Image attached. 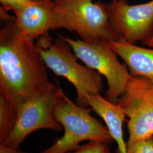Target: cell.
<instances>
[{
    "mask_svg": "<svg viewBox=\"0 0 153 153\" xmlns=\"http://www.w3.org/2000/svg\"><path fill=\"white\" fill-rule=\"evenodd\" d=\"M36 45L47 68L73 85L77 94V104L88 108V96L103 90L102 76L80 64L70 45L59 35L55 40L49 34L41 36L37 39Z\"/></svg>",
    "mask_w": 153,
    "mask_h": 153,
    "instance_id": "7a4b0ae2",
    "label": "cell"
},
{
    "mask_svg": "<svg viewBox=\"0 0 153 153\" xmlns=\"http://www.w3.org/2000/svg\"><path fill=\"white\" fill-rule=\"evenodd\" d=\"M33 0H0L1 7L6 11L22 10L33 4Z\"/></svg>",
    "mask_w": 153,
    "mask_h": 153,
    "instance_id": "9a60e30c",
    "label": "cell"
},
{
    "mask_svg": "<svg viewBox=\"0 0 153 153\" xmlns=\"http://www.w3.org/2000/svg\"><path fill=\"white\" fill-rule=\"evenodd\" d=\"M111 24L119 38L145 44L153 35V0L129 5L128 0H111L107 4Z\"/></svg>",
    "mask_w": 153,
    "mask_h": 153,
    "instance_id": "ba28073f",
    "label": "cell"
},
{
    "mask_svg": "<svg viewBox=\"0 0 153 153\" xmlns=\"http://www.w3.org/2000/svg\"><path fill=\"white\" fill-rule=\"evenodd\" d=\"M59 36L70 45L78 59L86 66L106 78L108 84L106 99L115 103L124 93L131 76L126 66L118 60L117 55L110 48L109 41L85 42L80 39L76 40Z\"/></svg>",
    "mask_w": 153,
    "mask_h": 153,
    "instance_id": "5b68a950",
    "label": "cell"
},
{
    "mask_svg": "<svg viewBox=\"0 0 153 153\" xmlns=\"http://www.w3.org/2000/svg\"><path fill=\"white\" fill-rule=\"evenodd\" d=\"M65 96L59 85L52 83L43 93L23 104L17 112L15 127L4 144L18 148L33 131L42 129L61 131L63 127L56 120L53 111Z\"/></svg>",
    "mask_w": 153,
    "mask_h": 153,
    "instance_id": "8992f818",
    "label": "cell"
},
{
    "mask_svg": "<svg viewBox=\"0 0 153 153\" xmlns=\"http://www.w3.org/2000/svg\"><path fill=\"white\" fill-rule=\"evenodd\" d=\"M61 28L85 42L120 38L111 24L107 4L93 0H53Z\"/></svg>",
    "mask_w": 153,
    "mask_h": 153,
    "instance_id": "277c9868",
    "label": "cell"
},
{
    "mask_svg": "<svg viewBox=\"0 0 153 153\" xmlns=\"http://www.w3.org/2000/svg\"><path fill=\"white\" fill-rule=\"evenodd\" d=\"M0 153H27L19 148H12L4 143H0Z\"/></svg>",
    "mask_w": 153,
    "mask_h": 153,
    "instance_id": "2e32d148",
    "label": "cell"
},
{
    "mask_svg": "<svg viewBox=\"0 0 153 153\" xmlns=\"http://www.w3.org/2000/svg\"><path fill=\"white\" fill-rule=\"evenodd\" d=\"M17 112L9 101L0 95V142L5 143L16 124Z\"/></svg>",
    "mask_w": 153,
    "mask_h": 153,
    "instance_id": "7c38bea8",
    "label": "cell"
},
{
    "mask_svg": "<svg viewBox=\"0 0 153 153\" xmlns=\"http://www.w3.org/2000/svg\"><path fill=\"white\" fill-rule=\"evenodd\" d=\"M108 44L126 62L131 76L145 77L153 82V48H142L121 38Z\"/></svg>",
    "mask_w": 153,
    "mask_h": 153,
    "instance_id": "30bf717a",
    "label": "cell"
},
{
    "mask_svg": "<svg viewBox=\"0 0 153 153\" xmlns=\"http://www.w3.org/2000/svg\"><path fill=\"white\" fill-rule=\"evenodd\" d=\"M116 103L128 117L131 143L153 136V82L142 76H131L124 94Z\"/></svg>",
    "mask_w": 153,
    "mask_h": 153,
    "instance_id": "52a82bcc",
    "label": "cell"
},
{
    "mask_svg": "<svg viewBox=\"0 0 153 153\" xmlns=\"http://www.w3.org/2000/svg\"><path fill=\"white\" fill-rule=\"evenodd\" d=\"M14 21L6 22L0 30V95L17 112L23 104L45 91L52 82L35 40L18 33Z\"/></svg>",
    "mask_w": 153,
    "mask_h": 153,
    "instance_id": "6da1fadb",
    "label": "cell"
},
{
    "mask_svg": "<svg viewBox=\"0 0 153 153\" xmlns=\"http://www.w3.org/2000/svg\"><path fill=\"white\" fill-rule=\"evenodd\" d=\"M91 109L75 104L66 95L54 109L53 116L64 129L63 136L40 153H68L76 150L79 143H110L114 141L108 129L93 117Z\"/></svg>",
    "mask_w": 153,
    "mask_h": 153,
    "instance_id": "3957f363",
    "label": "cell"
},
{
    "mask_svg": "<svg viewBox=\"0 0 153 153\" xmlns=\"http://www.w3.org/2000/svg\"><path fill=\"white\" fill-rule=\"evenodd\" d=\"M144 44L148 45V47H149V48H153V36H152V38Z\"/></svg>",
    "mask_w": 153,
    "mask_h": 153,
    "instance_id": "e0dca14e",
    "label": "cell"
},
{
    "mask_svg": "<svg viewBox=\"0 0 153 153\" xmlns=\"http://www.w3.org/2000/svg\"><path fill=\"white\" fill-rule=\"evenodd\" d=\"M68 153H111L108 143L90 141L84 145H79L76 150Z\"/></svg>",
    "mask_w": 153,
    "mask_h": 153,
    "instance_id": "4fadbf2b",
    "label": "cell"
},
{
    "mask_svg": "<svg viewBox=\"0 0 153 153\" xmlns=\"http://www.w3.org/2000/svg\"><path fill=\"white\" fill-rule=\"evenodd\" d=\"M86 101L88 106L105 123L111 136L117 144L119 153H127L123 133V124L126 117L124 111L119 104L104 98L100 93L89 95Z\"/></svg>",
    "mask_w": 153,
    "mask_h": 153,
    "instance_id": "8fae6325",
    "label": "cell"
},
{
    "mask_svg": "<svg viewBox=\"0 0 153 153\" xmlns=\"http://www.w3.org/2000/svg\"><path fill=\"white\" fill-rule=\"evenodd\" d=\"M14 13L16 31L29 39L35 40L61 28L53 0H33L30 5Z\"/></svg>",
    "mask_w": 153,
    "mask_h": 153,
    "instance_id": "9c48e42d",
    "label": "cell"
},
{
    "mask_svg": "<svg viewBox=\"0 0 153 153\" xmlns=\"http://www.w3.org/2000/svg\"><path fill=\"white\" fill-rule=\"evenodd\" d=\"M127 153H153V136L147 139L126 143Z\"/></svg>",
    "mask_w": 153,
    "mask_h": 153,
    "instance_id": "5bb4252c",
    "label": "cell"
}]
</instances>
